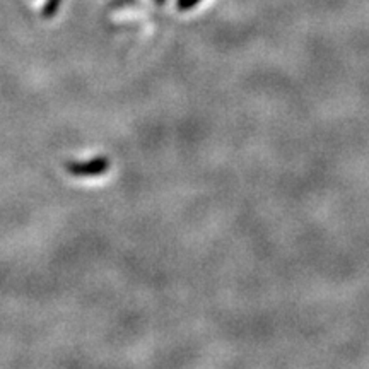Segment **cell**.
Wrapping results in <instances>:
<instances>
[{
  "label": "cell",
  "mask_w": 369,
  "mask_h": 369,
  "mask_svg": "<svg viewBox=\"0 0 369 369\" xmlns=\"http://www.w3.org/2000/svg\"><path fill=\"white\" fill-rule=\"evenodd\" d=\"M60 3H62V0H48V2L43 5V10H41L43 17H47V19L54 17L55 14H57V10H58V7H60Z\"/></svg>",
  "instance_id": "cell-2"
},
{
  "label": "cell",
  "mask_w": 369,
  "mask_h": 369,
  "mask_svg": "<svg viewBox=\"0 0 369 369\" xmlns=\"http://www.w3.org/2000/svg\"><path fill=\"white\" fill-rule=\"evenodd\" d=\"M157 2H159V3H161V2H164V0H157Z\"/></svg>",
  "instance_id": "cell-4"
},
{
  "label": "cell",
  "mask_w": 369,
  "mask_h": 369,
  "mask_svg": "<svg viewBox=\"0 0 369 369\" xmlns=\"http://www.w3.org/2000/svg\"><path fill=\"white\" fill-rule=\"evenodd\" d=\"M200 0H177V7L180 10H190L192 7H195Z\"/></svg>",
  "instance_id": "cell-3"
},
{
  "label": "cell",
  "mask_w": 369,
  "mask_h": 369,
  "mask_svg": "<svg viewBox=\"0 0 369 369\" xmlns=\"http://www.w3.org/2000/svg\"><path fill=\"white\" fill-rule=\"evenodd\" d=\"M67 170L76 177H100L110 170V161L107 157H94L87 163H70Z\"/></svg>",
  "instance_id": "cell-1"
}]
</instances>
